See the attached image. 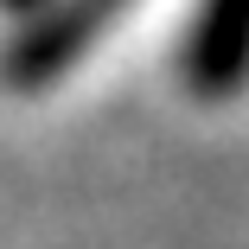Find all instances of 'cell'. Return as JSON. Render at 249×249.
Here are the masks:
<instances>
[{
    "label": "cell",
    "mask_w": 249,
    "mask_h": 249,
    "mask_svg": "<svg viewBox=\"0 0 249 249\" xmlns=\"http://www.w3.org/2000/svg\"><path fill=\"white\" fill-rule=\"evenodd\" d=\"M134 0H45L0 52V77L13 89H52L96 38H103Z\"/></svg>",
    "instance_id": "1"
},
{
    "label": "cell",
    "mask_w": 249,
    "mask_h": 249,
    "mask_svg": "<svg viewBox=\"0 0 249 249\" xmlns=\"http://www.w3.org/2000/svg\"><path fill=\"white\" fill-rule=\"evenodd\" d=\"M179 77L205 103H224L249 83V0H198V19L179 52Z\"/></svg>",
    "instance_id": "2"
},
{
    "label": "cell",
    "mask_w": 249,
    "mask_h": 249,
    "mask_svg": "<svg viewBox=\"0 0 249 249\" xmlns=\"http://www.w3.org/2000/svg\"><path fill=\"white\" fill-rule=\"evenodd\" d=\"M0 7H32V0H0Z\"/></svg>",
    "instance_id": "3"
}]
</instances>
